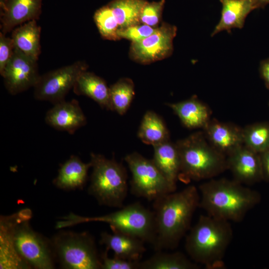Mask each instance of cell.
Wrapping results in <instances>:
<instances>
[{
    "label": "cell",
    "mask_w": 269,
    "mask_h": 269,
    "mask_svg": "<svg viewBox=\"0 0 269 269\" xmlns=\"http://www.w3.org/2000/svg\"><path fill=\"white\" fill-rule=\"evenodd\" d=\"M198 188L189 185L153 201L156 251L173 250L190 229L194 212L199 207Z\"/></svg>",
    "instance_id": "1"
},
{
    "label": "cell",
    "mask_w": 269,
    "mask_h": 269,
    "mask_svg": "<svg viewBox=\"0 0 269 269\" xmlns=\"http://www.w3.org/2000/svg\"><path fill=\"white\" fill-rule=\"evenodd\" d=\"M198 190L199 207L210 216L229 222L242 221L260 200L256 191L234 179L212 178Z\"/></svg>",
    "instance_id": "2"
},
{
    "label": "cell",
    "mask_w": 269,
    "mask_h": 269,
    "mask_svg": "<svg viewBox=\"0 0 269 269\" xmlns=\"http://www.w3.org/2000/svg\"><path fill=\"white\" fill-rule=\"evenodd\" d=\"M233 235L230 222L208 215H201L190 229L185 248L195 263L210 269L222 268L223 258Z\"/></svg>",
    "instance_id": "3"
},
{
    "label": "cell",
    "mask_w": 269,
    "mask_h": 269,
    "mask_svg": "<svg viewBox=\"0 0 269 269\" xmlns=\"http://www.w3.org/2000/svg\"><path fill=\"white\" fill-rule=\"evenodd\" d=\"M175 144L180 162L178 179L184 183L214 178L228 170L227 157L210 144L203 131Z\"/></svg>",
    "instance_id": "4"
},
{
    "label": "cell",
    "mask_w": 269,
    "mask_h": 269,
    "mask_svg": "<svg viewBox=\"0 0 269 269\" xmlns=\"http://www.w3.org/2000/svg\"><path fill=\"white\" fill-rule=\"evenodd\" d=\"M89 222L108 224L112 231H118L136 237L145 243H154L155 223L153 211L138 202L129 204L121 209L105 215L83 217L70 213L62 217L56 223V228L61 229Z\"/></svg>",
    "instance_id": "5"
},
{
    "label": "cell",
    "mask_w": 269,
    "mask_h": 269,
    "mask_svg": "<svg viewBox=\"0 0 269 269\" xmlns=\"http://www.w3.org/2000/svg\"><path fill=\"white\" fill-rule=\"evenodd\" d=\"M92 168L88 188L93 196L102 205L122 208L128 192V174L125 166L114 158L100 154L91 153Z\"/></svg>",
    "instance_id": "6"
},
{
    "label": "cell",
    "mask_w": 269,
    "mask_h": 269,
    "mask_svg": "<svg viewBox=\"0 0 269 269\" xmlns=\"http://www.w3.org/2000/svg\"><path fill=\"white\" fill-rule=\"evenodd\" d=\"M50 242L55 258L63 268L101 269V256L93 237L89 233L60 232Z\"/></svg>",
    "instance_id": "7"
},
{
    "label": "cell",
    "mask_w": 269,
    "mask_h": 269,
    "mask_svg": "<svg viewBox=\"0 0 269 269\" xmlns=\"http://www.w3.org/2000/svg\"><path fill=\"white\" fill-rule=\"evenodd\" d=\"M18 219L13 232L16 249L22 258L30 266L38 269L54 268L53 253L51 242H48L30 226L29 221L32 212L28 209L19 211Z\"/></svg>",
    "instance_id": "8"
},
{
    "label": "cell",
    "mask_w": 269,
    "mask_h": 269,
    "mask_svg": "<svg viewBox=\"0 0 269 269\" xmlns=\"http://www.w3.org/2000/svg\"><path fill=\"white\" fill-rule=\"evenodd\" d=\"M132 173L131 192L134 195L149 201L176 191L155 165L152 159L137 152H133L125 158Z\"/></svg>",
    "instance_id": "9"
},
{
    "label": "cell",
    "mask_w": 269,
    "mask_h": 269,
    "mask_svg": "<svg viewBox=\"0 0 269 269\" xmlns=\"http://www.w3.org/2000/svg\"><path fill=\"white\" fill-rule=\"evenodd\" d=\"M87 68L84 61H77L40 75L33 87L35 99L53 104L64 100L79 75Z\"/></svg>",
    "instance_id": "10"
},
{
    "label": "cell",
    "mask_w": 269,
    "mask_h": 269,
    "mask_svg": "<svg viewBox=\"0 0 269 269\" xmlns=\"http://www.w3.org/2000/svg\"><path fill=\"white\" fill-rule=\"evenodd\" d=\"M37 61L15 48L0 74L9 94L15 95L35 86L40 76Z\"/></svg>",
    "instance_id": "11"
},
{
    "label": "cell",
    "mask_w": 269,
    "mask_h": 269,
    "mask_svg": "<svg viewBox=\"0 0 269 269\" xmlns=\"http://www.w3.org/2000/svg\"><path fill=\"white\" fill-rule=\"evenodd\" d=\"M176 31L175 26L163 23L147 37L138 42L132 43L131 58L146 64L168 57L173 50V40Z\"/></svg>",
    "instance_id": "12"
},
{
    "label": "cell",
    "mask_w": 269,
    "mask_h": 269,
    "mask_svg": "<svg viewBox=\"0 0 269 269\" xmlns=\"http://www.w3.org/2000/svg\"><path fill=\"white\" fill-rule=\"evenodd\" d=\"M228 170L234 179L242 184L250 185L263 178L259 153L244 144L227 156Z\"/></svg>",
    "instance_id": "13"
},
{
    "label": "cell",
    "mask_w": 269,
    "mask_h": 269,
    "mask_svg": "<svg viewBox=\"0 0 269 269\" xmlns=\"http://www.w3.org/2000/svg\"><path fill=\"white\" fill-rule=\"evenodd\" d=\"M203 132L210 144L226 157L244 144L243 128L211 119Z\"/></svg>",
    "instance_id": "14"
},
{
    "label": "cell",
    "mask_w": 269,
    "mask_h": 269,
    "mask_svg": "<svg viewBox=\"0 0 269 269\" xmlns=\"http://www.w3.org/2000/svg\"><path fill=\"white\" fill-rule=\"evenodd\" d=\"M42 0H6L0 7V32L4 34L27 21L37 20Z\"/></svg>",
    "instance_id": "15"
},
{
    "label": "cell",
    "mask_w": 269,
    "mask_h": 269,
    "mask_svg": "<svg viewBox=\"0 0 269 269\" xmlns=\"http://www.w3.org/2000/svg\"><path fill=\"white\" fill-rule=\"evenodd\" d=\"M45 122L56 130L73 134L87 123L86 118L76 100H65L54 104L47 111Z\"/></svg>",
    "instance_id": "16"
},
{
    "label": "cell",
    "mask_w": 269,
    "mask_h": 269,
    "mask_svg": "<svg viewBox=\"0 0 269 269\" xmlns=\"http://www.w3.org/2000/svg\"><path fill=\"white\" fill-rule=\"evenodd\" d=\"M18 212L0 219V269H27L31 266L18 253L15 245L13 232L18 219Z\"/></svg>",
    "instance_id": "17"
},
{
    "label": "cell",
    "mask_w": 269,
    "mask_h": 269,
    "mask_svg": "<svg viewBox=\"0 0 269 269\" xmlns=\"http://www.w3.org/2000/svg\"><path fill=\"white\" fill-rule=\"evenodd\" d=\"M222 4L221 17L211 34L212 37L233 28H242L247 16L253 10L259 8L256 0H219Z\"/></svg>",
    "instance_id": "18"
},
{
    "label": "cell",
    "mask_w": 269,
    "mask_h": 269,
    "mask_svg": "<svg viewBox=\"0 0 269 269\" xmlns=\"http://www.w3.org/2000/svg\"><path fill=\"white\" fill-rule=\"evenodd\" d=\"M103 232L100 243L106 250L114 252V256L132 261H140L146 251L144 242L140 239L124 233L112 231Z\"/></svg>",
    "instance_id": "19"
},
{
    "label": "cell",
    "mask_w": 269,
    "mask_h": 269,
    "mask_svg": "<svg viewBox=\"0 0 269 269\" xmlns=\"http://www.w3.org/2000/svg\"><path fill=\"white\" fill-rule=\"evenodd\" d=\"M167 105L177 116L183 125L190 129H203L211 119V109L195 95Z\"/></svg>",
    "instance_id": "20"
},
{
    "label": "cell",
    "mask_w": 269,
    "mask_h": 269,
    "mask_svg": "<svg viewBox=\"0 0 269 269\" xmlns=\"http://www.w3.org/2000/svg\"><path fill=\"white\" fill-rule=\"evenodd\" d=\"M90 167V162L84 163L78 156L72 155L61 166L53 183L61 189H81L87 182Z\"/></svg>",
    "instance_id": "21"
},
{
    "label": "cell",
    "mask_w": 269,
    "mask_h": 269,
    "mask_svg": "<svg viewBox=\"0 0 269 269\" xmlns=\"http://www.w3.org/2000/svg\"><path fill=\"white\" fill-rule=\"evenodd\" d=\"M73 89L77 95L86 96L102 108L112 111L110 87L103 79L95 74L87 70L82 72Z\"/></svg>",
    "instance_id": "22"
},
{
    "label": "cell",
    "mask_w": 269,
    "mask_h": 269,
    "mask_svg": "<svg viewBox=\"0 0 269 269\" xmlns=\"http://www.w3.org/2000/svg\"><path fill=\"white\" fill-rule=\"evenodd\" d=\"M152 160L163 176L176 187L180 172V157L175 143L167 140L153 146Z\"/></svg>",
    "instance_id": "23"
},
{
    "label": "cell",
    "mask_w": 269,
    "mask_h": 269,
    "mask_svg": "<svg viewBox=\"0 0 269 269\" xmlns=\"http://www.w3.org/2000/svg\"><path fill=\"white\" fill-rule=\"evenodd\" d=\"M12 31L11 37L15 48L38 60L41 53V27L37 24L36 20L21 24Z\"/></svg>",
    "instance_id": "24"
},
{
    "label": "cell",
    "mask_w": 269,
    "mask_h": 269,
    "mask_svg": "<svg viewBox=\"0 0 269 269\" xmlns=\"http://www.w3.org/2000/svg\"><path fill=\"white\" fill-rule=\"evenodd\" d=\"M137 135L143 143L153 146L169 140V132L164 122L151 111H147L143 116Z\"/></svg>",
    "instance_id": "25"
},
{
    "label": "cell",
    "mask_w": 269,
    "mask_h": 269,
    "mask_svg": "<svg viewBox=\"0 0 269 269\" xmlns=\"http://www.w3.org/2000/svg\"><path fill=\"white\" fill-rule=\"evenodd\" d=\"M156 252L149 258L139 262V269H197L199 267L181 253Z\"/></svg>",
    "instance_id": "26"
},
{
    "label": "cell",
    "mask_w": 269,
    "mask_h": 269,
    "mask_svg": "<svg viewBox=\"0 0 269 269\" xmlns=\"http://www.w3.org/2000/svg\"><path fill=\"white\" fill-rule=\"evenodd\" d=\"M145 0H113L108 4L116 17L120 28L140 23V15Z\"/></svg>",
    "instance_id": "27"
},
{
    "label": "cell",
    "mask_w": 269,
    "mask_h": 269,
    "mask_svg": "<svg viewBox=\"0 0 269 269\" xmlns=\"http://www.w3.org/2000/svg\"><path fill=\"white\" fill-rule=\"evenodd\" d=\"M134 96V84L128 78H123L110 87L112 111L123 115L129 109Z\"/></svg>",
    "instance_id": "28"
},
{
    "label": "cell",
    "mask_w": 269,
    "mask_h": 269,
    "mask_svg": "<svg viewBox=\"0 0 269 269\" xmlns=\"http://www.w3.org/2000/svg\"><path fill=\"white\" fill-rule=\"evenodd\" d=\"M244 145L261 153L269 148V123L260 122L243 128Z\"/></svg>",
    "instance_id": "29"
},
{
    "label": "cell",
    "mask_w": 269,
    "mask_h": 269,
    "mask_svg": "<svg viewBox=\"0 0 269 269\" xmlns=\"http://www.w3.org/2000/svg\"><path fill=\"white\" fill-rule=\"evenodd\" d=\"M94 19L104 38L113 40L120 39L118 35L120 28L119 23L108 4L95 12Z\"/></svg>",
    "instance_id": "30"
},
{
    "label": "cell",
    "mask_w": 269,
    "mask_h": 269,
    "mask_svg": "<svg viewBox=\"0 0 269 269\" xmlns=\"http://www.w3.org/2000/svg\"><path fill=\"white\" fill-rule=\"evenodd\" d=\"M164 3V0L147 1L141 10L140 22L152 27L156 26L161 18Z\"/></svg>",
    "instance_id": "31"
},
{
    "label": "cell",
    "mask_w": 269,
    "mask_h": 269,
    "mask_svg": "<svg viewBox=\"0 0 269 269\" xmlns=\"http://www.w3.org/2000/svg\"><path fill=\"white\" fill-rule=\"evenodd\" d=\"M156 28L146 24H136L124 28L119 29L118 35L119 38H125L132 43L138 42L152 34Z\"/></svg>",
    "instance_id": "32"
},
{
    "label": "cell",
    "mask_w": 269,
    "mask_h": 269,
    "mask_svg": "<svg viewBox=\"0 0 269 269\" xmlns=\"http://www.w3.org/2000/svg\"><path fill=\"white\" fill-rule=\"evenodd\" d=\"M106 250L100 256L102 269H139L140 261H132L125 260L114 256L109 257Z\"/></svg>",
    "instance_id": "33"
},
{
    "label": "cell",
    "mask_w": 269,
    "mask_h": 269,
    "mask_svg": "<svg viewBox=\"0 0 269 269\" xmlns=\"http://www.w3.org/2000/svg\"><path fill=\"white\" fill-rule=\"evenodd\" d=\"M15 49L11 37L0 32V74H1L6 65L11 59Z\"/></svg>",
    "instance_id": "34"
},
{
    "label": "cell",
    "mask_w": 269,
    "mask_h": 269,
    "mask_svg": "<svg viewBox=\"0 0 269 269\" xmlns=\"http://www.w3.org/2000/svg\"><path fill=\"white\" fill-rule=\"evenodd\" d=\"M261 162L263 178L269 180V148L259 153Z\"/></svg>",
    "instance_id": "35"
},
{
    "label": "cell",
    "mask_w": 269,
    "mask_h": 269,
    "mask_svg": "<svg viewBox=\"0 0 269 269\" xmlns=\"http://www.w3.org/2000/svg\"><path fill=\"white\" fill-rule=\"evenodd\" d=\"M260 76L264 81L267 88L269 90V58L262 60L260 64Z\"/></svg>",
    "instance_id": "36"
},
{
    "label": "cell",
    "mask_w": 269,
    "mask_h": 269,
    "mask_svg": "<svg viewBox=\"0 0 269 269\" xmlns=\"http://www.w3.org/2000/svg\"><path fill=\"white\" fill-rule=\"evenodd\" d=\"M260 8H264L269 4V0H256Z\"/></svg>",
    "instance_id": "37"
},
{
    "label": "cell",
    "mask_w": 269,
    "mask_h": 269,
    "mask_svg": "<svg viewBox=\"0 0 269 269\" xmlns=\"http://www.w3.org/2000/svg\"><path fill=\"white\" fill-rule=\"evenodd\" d=\"M6 0H0V7H1L3 6Z\"/></svg>",
    "instance_id": "38"
}]
</instances>
